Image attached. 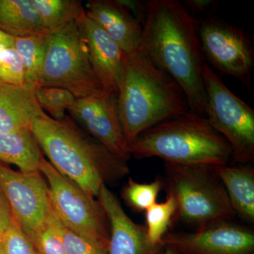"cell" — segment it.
<instances>
[{
    "mask_svg": "<svg viewBox=\"0 0 254 254\" xmlns=\"http://www.w3.org/2000/svg\"><path fill=\"white\" fill-rule=\"evenodd\" d=\"M0 188L13 220L31 239L52 210L49 189L41 172L16 171L0 162Z\"/></svg>",
    "mask_w": 254,
    "mask_h": 254,
    "instance_id": "cell-10",
    "label": "cell"
},
{
    "mask_svg": "<svg viewBox=\"0 0 254 254\" xmlns=\"http://www.w3.org/2000/svg\"><path fill=\"white\" fill-rule=\"evenodd\" d=\"M198 33L204 60L220 72L250 87L254 67L250 34L216 16L198 21Z\"/></svg>",
    "mask_w": 254,
    "mask_h": 254,
    "instance_id": "cell-9",
    "label": "cell"
},
{
    "mask_svg": "<svg viewBox=\"0 0 254 254\" xmlns=\"http://www.w3.org/2000/svg\"><path fill=\"white\" fill-rule=\"evenodd\" d=\"M164 185L176 201V215L198 229L236 215L213 167L165 163Z\"/></svg>",
    "mask_w": 254,
    "mask_h": 254,
    "instance_id": "cell-5",
    "label": "cell"
},
{
    "mask_svg": "<svg viewBox=\"0 0 254 254\" xmlns=\"http://www.w3.org/2000/svg\"><path fill=\"white\" fill-rule=\"evenodd\" d=\"M35 95L41 109L58 120L66 116V110L68 111L76 99L68 90L58 87H36Z\"/></svg>",
    "mask_w": 254,
    "mask_h": 254,
    "instance_id": "cell-25",
    "label": "cell"
},
{
    "mask_svg": "<svg viewBox=\"0 0 254 254\" xmlns=\"http://www.w3.org/2000/svg\"><path fill=\"white\" fill-rule=\"evenodd\" d=\"M118 105L127 148L142 132L190 110L176 81L138 52L125 55Z\"/></svg>",
    "mask_w": 254,
    "mask_h": 254,
    "instance_id": "cell-3",
    "label": "cell"
},
{
    "mask_svg": "<svg viewBox=\"0 0 254 254\" xmlns=\"http://www.w3.org/2000/svg\"><path fill=\"white\" fill-rule=\"evenodd\" d=\"M206 105L205 117L231 147L232 164L254 160V110L232 93L204 63L202 70Z\"/></svg>",
    "mask_w": 254,
    "mask_h": 254,
    "instance_id": "cell-7",
    "label": "cell"
},
{
    "mask_svg": "<svg viewBox=\"0 0 254 254\" xmlns=\"http://www.w3.org/2000/svg\"><path fill=\"white\" fill-rule=\"evenodd\" d=\"M127 150L136 158L157 157L175 165L215 168L232 161L226 140L205 117L190 110L142 132Z\"/></svg>",
    "mask_w": 254,
    "mask_h": 254,
    "instance_id": "cell-4",
    "label": "cell"
},
{
    "mask_svg": "<svg viewBox=\"0 0 254 254\" xmlns=\"http://www.w3.org/2000/svg\"><path fill=\"white\" fill-rule=\"evenodd\" d=\"M49 33L57 31L76 19L83 5L76 0H31Z\"/></svg>",
    "mask_w": 254,
    "mask_h": 254,
    "instance_id": "cell-21",
    "label": "cell"
},
{
    "mask_svg": "<svg viewBox=\"0 0 254 254\" xmlns=\"http://www.w3.org/2000/svg\"><path fill=\"white\" fill-rule=\"evenodd\" d=\"M97 197L110 224L108 254H163L164 247L150 243L145 227L127 215L118 197L105 184Z\"/></svg>",
    "mask_w": 254,
    "mask_h": 254,
    "instance_id": "cell-13",
    "label": "cell"
},
{
    "mask_svg": "<svg viewBox=\"0 0 254 254\" xmlns=\"http://www.w3.org/2000/svg\"><path fill=\"white\" fill-rule=\"evenodd\" d=\"M37 87L64 88L76 99L105 91L76 19L50 33Z\"/></svg>",
    "mask_w": 254,
    "mask_h": 254,
    "instance_id": "cell-6",
    "label": "cell"
},
{
    "mask_svg": "<svg viewBox=\"0 0 254 254\" xmlns=\"http://www.w3.org/2000/svg\"><path fill=\"white\" fill-rule=\"evenodd\" d=\"M0 31L14 37L50 33L31 0H0Z\"/></svg>",
    "mask_w": 254,
    "mask_h": 254,
    "instance_id": "cell-19",
    "label": "cell"
},
{
    "mask_svg": "<svg viewBox=\"0 0 254 254\" xmlns=\"http://www.w3.org/2000/svg\"><path fill=\"white\" fill-rule=\"evenodd\" d=\"M0 80L23 84V68L14 44V37L0 31Z\"/></svg>",
    "mask_w": 254,
    "mask_h": 254,
    "instance_id": "cell-24",
    "label": "cell"
},
{
    "mask_svg": "<svg viewBox=\"0 0 254 254\" xmlns=\"http://www.w3.org/2000/svg\"><path fill=\"white\" fill-rule=\"evenodd\" d=\"M34 87L0 80V134L31 128L33 120L44 115Z\"/></svg>",
    "mask_w": 254,
    "mask_h": 254,
    "instance_id": "cell-16",
    "label": "cell"
},
{
    "mask_svg": "<svg viewBox=\"0 0 254 254\" xmlns=\"http://www.w3.org/2000/svg\"><path fill=\"white\" fill-rule=\"evenodd\" d=\"M30 240L39 254H65L60 222L53 208L43 225Z\"/></svg>",
    "mask_w": 254,
    "mask_h": 254,
    "instance_id": "cell-26",
    "label": "cell"
},
{
    "mask_svg": "<svg viewBox=\"0 0 254 254\" xmlns=\"http://www.w3.org/2000/svg\"><path fill=\"white\" fill-rule=\"evenodd\" d=\"M163 187L164 182L159 178L150 183H139L130 178L122 190V196L132 210L140 213L157 203Z\"/></svg>",
    "mask_w": 254,
    "mask_h": 254,
    "instance_id": "cell-23",
    "label": "cell"
},
{
    "mask_svg": "<svg viewBox=\"0 0 254 254\" xmlns=\"http://www.w3.org/2000/svg\"><path fill=\"white\" fill-rule=\"evenodd\" d=\"M76 21L86 42L95 74L105 91L118 95L126 54L98 23L87 16L83 6Z\"/></svg>",
    "mask_w": 254,
    "mask_h": 254,
    "instance_id": "cell-14",
    "label": "cell"
},
{
    "mask_svg": "<svg viewBox=\"0 0 254 254\" xmlns=\"http://www.w3.org/2000/svg\"><path fill=\"white\" fill-rule=\"evenodd\" d=\"M0 254H3L2 252H1V248H0Z\"/></svg>",
    "mask_w": 254,
    "mask_h": 254,
    "instance_id": "cell-32",
    "label": "cell"
},
{
    "mask_svg": "<svg viewBox=\"0 0 254 254\" xmlns=\"http://www.w3.org/2000/svg\"><path fill=\"white\" fill-rule=\"evenodd\" d=\"M144 8L137 52L176 81L190 111L205 117L206 95L202 77L205 63L198 21L177 0H150L144 2Z\"/></svg>",
    "mask_w": 254,
    "mask_h": 254,
    "instance_id": "cell-1",
    "label": "cell"
},
{
    "mask_svg": "<svg viewBox=\"0 0 254 254\" xmlns=\"http://www.w3.org/2000/svg\"><path fill=\"white\" fill-rule=\"evenodd\" d=\"M44 156L31 128L0 134V162L25 173L40 172Z\"/></svg>",
    "mask_w": 254,
    "mask_h": 254,
    "instance_id": "cell-18",
    "label": "cell"
},
{
    "mask_svg": "<svg viewBox=\"0 0 254 254\" xmlns=\"http://www.w3.org/2000/svg\"><path fill=\"white\" fill-rule=\"evenodd\" d=\"M68 112L95 140L127 161L130 155L120 124L116 93L103 91L77 98Z\"/></svg>",
    "mask_w": 254,
    "mask_h": 254,
    "instance_id": "cell-12",
    "label": "cell"
},
{
    "mask_svg": "<svg viewBox=\"0 0 254 254\" xmlns=\"http://www.w3.org/2000/svg\"><path fill=\"white\" fill-rule=\"evenodd\" d=\"M228 195L235 214L246 221L254 223V170L252 167L213 168Z\"/></svg>",
    "mask_w": 254,
    "mask_h": 254,
    "instance_id": "cell-17",
    "label": "cell"
},
{
    "mask_svg": "<svg viewBox=\"0 0 254 254\" xmlns=\"http://www.w3.org/2000/svg\"><path fill=\"white\" fill-rule=\"evenodd\" d=\"M12 220V213L9 203L0 188V236L9 226Z\"/></svg>",
    "mask_w": 254,
    "mask_h": 254,
    "instance_id": "cell-30",
    "label": "cell"
},
{
    "mask_svg": "<svg viewBox=\"0 0 254 254\" xmlns=\"http://www.w3.org/2000/svg\"><path fill=\"white\" fill-rule=\"evenodd\" d=\"M218 4V1L213 0H185L182 3L189 12L192 11L198 14L211 13Z\"/></svg>",
    "mask_w": 254,
    "mask_h": 254,
    "instance_id": "cell-29",
    "label": "cell"
},
{
    "mask_svg": "<svg viewBox=\"0 0 254 254\" xmlns=\"http://www.w3.org/2000/svg\"><path fill=\"white\" fill-rule=\"evenodd\" d=\"M31 131L53 168L91 196L103 184L128 173L127 160L92 139L66 115L58 120L45 113L33 120Z\"/></svg>",
    "mask_w": 254,
    "mask_h": 254,
    "instance_id": "cell-2",
    "label": "cell"
},
{
    "mask_svg": "<svg viewBox=\"0 0 254 254\" xmlns=\"http://www.w3.org/2000/svg\"><path fill=\"white\" fill-rule=\"evenodd\" d=\"M163 254H180L177 252L176 250H174L173 247H164V250Z\"/></svg>",
    "mask_w": 254,
    "mask_h": 254,
    "instance_id": "cell-31",
    "label": "cell"
},
{
    "mask_svg": "<svg viewBox=\"0 0 254 254\" xmlns=\"http://www.w3.org/2000/svg\"><path fill=\"white\" fill-rule=\"evenodd\" d=\"M145 229L150 243L162 245L163 237L168 233L174 217L177 213V204L173 195L168 194L166 200L155 203L145 210Z\"/></svg>",
    "mask_w": 254,
    "mask_h": 254,
    "instance_id": "cell-22",
    "label": "cell"
},
{
    "mask_svg": "<svg viewBox=\"0 0 254 254\" xmlns=\"http://www.w3.org/2000/svg\"><path fill=\"white\" fill-rule=\"evenodd\" d=\"M87 16L103 28L125 54L136 53L141 43L142 24L120 0H92Z\"/></svg>",
    "mask_w": 254,
    "mask_h": 254,
    "instance_id": "cell-15",
    "label": "cell"
},
{
    "mask_svg": "<svg viewBox=\"0 0 254 254\" xmlns=\"http://www.w3.org/2000/svg\"><path fill=\"white\" fill-rule=\"evenodd\" d=\"M40 172L48 183L50 204L60 222L108 252V220L99 202L55 170L45 158L42 160Z\"/></svg>",
    "mask_w": 254,
    "mask_h": 254,
    "instance_id": "cell-8",
    "label": "cell"
},
{
    "mask_svg": "<svg viewBox=\"0 0 254 254\" xmlns=\"http://www.w3.org/2000/svg\"><path fill=\"white\" fill-rule=\"evenodd\" d=\"M60 232L65 254H108L105 250L68 230L61 222Z\"/></svg>",
    "mask_w": 254,
    "mask_h": 254,
    "instance_id": "cell-28",
    "label": "cell"
},
{
    "mask_svg": "<svg viewBox=\"0 0 254 254\" xmlns=\"http://www.w3.org/2000/svg\"><path fill=\"white\" fill-rule=\"evenodd\" d=\"M161 244L180 254H254V233L227 220L194 232H168Z\"/></svg>",
    "mask_w": 254,
    "mask_h": 254,
    "instance_id": "cell-11",
    "label": "cell"
},
{
    "mask_svg": "<svg viewBox=\"0 0 254 254\" xmlns=\"http://www.w3.org/2000/svg\"><path fill=\"white\" fill-rule=\"evenodd\" d=\"M3 254H39L29 237L13 220L0 236Z\"/></svg>",
    "mask_w": 254,
    "mask_h": 254,
    "instance_id": "cell-27",
    "label": "cell"
},
{
    "mask_svg": "<svg viewBox=\"0 0 254 254\" xmlns=\"http://www.w3.org/2000/svg\"><path fill=\"white\" fill-rule=\"evenodd\" d=\"M49 34L14 37L23 68V84L36 88L46 58Z\"/></svg>",
    "mask_w": 254,
    "mask_h": 254,
    "instance_id": "cell-20",
    "label": "cell"
}]
</instances>
